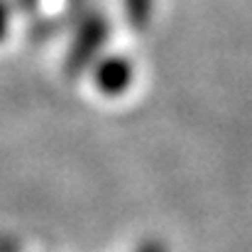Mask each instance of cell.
I'll return each mask as SVG.
<instances>
[{
	"mask_svg": "<svg viewBox=\"0 0 252 252\" xmlns=\"http://www.w3.org/2000/svg\"><path fill=\"white\" fill-rule=\"evenodd\" d=\"M110 34V25L103 15L91 12L81 20V25L76 27V34L69 44V54L64 59V71L69 79H76L86 66H91L98 57V52L105 47Z\"/></svg>",
	"mask_w": 252,
	"mask_h": 252,
	"instance_id": "1",
	"label": "cell"
},
{
	"mask_svg": "<svg viewBox=\"0 0 252 252\" xmlns=\"http://www.w3.org/2000/svg\"><path fill=\"white\" fill-rule=\"evenodd\" d=\"M132 79H135V66L127 57H120V54L103 57L93 66V84L100 91V95H108V98L123 95L130 88Z\"/></svg>",
	"mask_w": 252,
	"mask_h": 252,
	"instance_id": "2",
	"label": "cell"
},
{
	"mask_svg": "<svg viewBox=\"0 0 252 252\" xmlns=\"http://www.w3.org/2000/svg\"><path fill=\"white\" fill-rule=\"evenodd\" d=\"M152 5H155V0H125V12L135 30H145L150 25Z\"/></svg>",
	"mask_w": 252,
	"mask_h": 252,
	"instance_id": "3",
	"label": "cell"
},
{
	"mask_svg": "<svg viewBox=\"0 0 252 252\" xmlns=\"http://www.w3.org/2000/svg\"><path fill=\"white\" fill-rule=\"evenodd\" d=\"M7 32H10V7L5 0H0V42L7 39Z\"/></svg>",
	"mask_w": 252,
	"mask_h": 252,
	"instance_id": "4",
	"label": "cell"
},
{
	"mask_svg": "<svg viewBox=\"0 0 252 252\" xmlns=\"http://www.w3.org/2000/svg\"><path fill=\"white\" fill-rule=\"evenodd\" d=\"M137 252H167V248H164L162 243H145Z\"/></svg>",
	"mask_w": 252,
	"mask_h": 252,
	"instance_id": "5",
	"label": "cell"
}]
</instances>
